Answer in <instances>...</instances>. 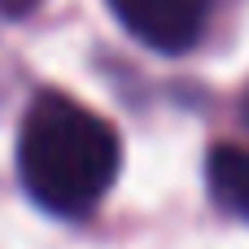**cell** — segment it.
I'll return each mask as SVG.
<instances>
[{"instance_id":"5b68a950","label":"cell","mask_w":249,"mask_h":249,"mask_svg":"<svg viewBox=\"0 0 249 249\" xmlns=\"http://www.w3.org/2000/svg\"><path fill=\"white\" fill-rule=\"evenodd\" d=\"M241 114H245V123H249V92H245V101H241Z\"/></svg>"},{"instance_id":"3957f363","label":"cell","mask_w":249,"mask_h":249,"mask_svg":"<svg viewBox=\"0 0 249 249\" xmlns=\"http://www.w3.org/2000/svg\"><path fill=\"white\" fill-rule=\"evenodd\" d=\"M206 184H210V197L249 223V149L241 144H214L210 158H206Z\"/></svg>"},{"instance_id":"7a4b0ae2","label":"cell","mask_w":249,"mask_h":249,"mask_svg":"<svg viewBox=\"0 0 249 249\" xmlns=\"http://www.w3.org/2000/svg\"><path fill=\"white\" fill-rule=\"evenodd\" d=\"M127 35L149 44L153 53H188L206 22L214 0H105Z\"/></svg>"},{"instance_id":"6da1fadb","label":"cell","mask_w":249,"mask_h":249,"mask_svg":"<svg viewBox=\"0 0 249 249\" xmlns=\"http://www.w3.org/2000/svg\"><path fill=\"white\" fill-rule=\"evenodd\" d=\"M123 166L118 131L66 92H39L18 131V175L26 197L57 214L83 219L114 188Z\"/></svg>"},{"instance_id":"277c9868","label":"cell","mask_w":249,"mask_h":249,"mask_svg":"<svg viewBox=\"0 0 249 249\" xmlns=\"http://www.w3.org/2000/svg\"><path fill=\"white\" fill-rule=\"evenodd\" d=\"M39 0H0V13L4 18H22V13H31Z\"/></svg>"}]
</instances>
